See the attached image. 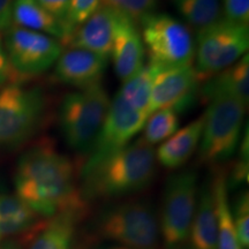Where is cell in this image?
Wrapping results in <instances>:
<instances>
[{"instance_id": "29", "label": "cell", "mask_w": 249, "mask_h": 249, "mask_svg": "<svg viewBox=\"0 0 249 249\" xmlns=\"http://www.w3.org/2000/svg\"><path fill=\"white\" fill-rule=\"evenodd\" d=\"M248 127L246 126L244 136L239 143V156L234 169L231 174V183L233 187L244 185L248 182L249 178V143H248Z\"/></svg>"}, {"instance_id": "6", "label": "cell", "mask_w": 249, "mask_h": 249, "mask_svg": "<svg viewBox=\"0 0 249 249\" xmlns=\"http://www.w3.org/2000/svg\"><path fill=\"white\" fill-rule=\"evenodd\" d=\"M46 111L40 88L8 85L0 89V150L18 147L37 132Z\"/></svg>"}, {"instance_id": "13", "label": "cell", "mask_w": 249, "mask_h": 249, "mask_svg": "<svg viewBox=\"0 0 249 249\" xmlns=\"http://www.w3.org/2000/svg\"><path fill=\"white\" fill-rule=\"evenodd\" d=\"M121 15L114 9L101 6L86 22L67 37L62 45L70 49L88 50L108 58Z\"/></svg>"}, {"instance_id": "14", "label": "cell", "mask_w": 249, "mask_h": 249, "mask_svg": "<svg viewBox=\"0 0 249 249\" xmlns=\"http://www.w3.org/2000/svg\"><path fill=\"white\" fill-rule=\"evenodd\" d=\"M108 58L82 49L62 51L54 64V76L60 83L79 90L101 83Z\"/></svg>"}, {"instance_id": "5", "label": "cell", "mask_w": 249, "mask_h": 249, "mask_svg": "<svg viewBox=\"0 0 249 249\" xmlns=\"http://www.w3.org/2000/svg\"><path fill=\"white\" fill-rule=\"evenodd\" d=\"M246 105L229 93L209 101L200 141V158L205 164L225 163L235 154L244 129Z\"/></svg>"}, {"instance_id": "15", "label": "cell", "mask_w": 249, "mask_h": 249, "mask_svg": "<svg viewBox=\"0 0 249 249\" xmlns=\"http://www.w3.org/2000/svg\"><path fill=\"white\" fill-rule=\"evenodd\" d=\"M144 54L139 24L123 14L110 54L114 71L123 83L144 66Z\"/></svg>"}, {"instance_id": "28", "label": "cell", "mask_w": 249, "mask_h": 249, "mask_svg": "<svg viewBox=\"0 0 249 249\" xmlns=\"http://www.w3.org/2000/svg\"><path fill=\"white\" fill-rule=\"evenodd\" d=\"M233 220L238 234L239 242L242 248L249 247V195L248 192H242L236 197L234 208L232 210Z\"/></svg>"}, {"instance_id": "26", "label": "cell", "mask_w": 249, "mask_h": 249, "mask_svg": "<svg viewBox=\"0 0 249 249\" xmlns=\"http://www.w3.org/2000/svg\"><path fill=\"white\" fill-rule=\"evenodd\" d=\"M102 6L114 9L138 23L145 15L152 13L156 0H102Z\"/></svg>"}, {"instance_id": "25", "label": "cell", "mask_w": 249, "mask_h": 249, "mask_svg": "<svg viewBox=\"0 0 249 249\" xmlns=\"http://www.w3.org/2000/svg\"><path fill=\"white\" fill-rule=\"evenodd\" d=\"M143 140L154 147L166 141L179 129V113L172 108H161L151 113L145 121Z\"/></svg>"}, {"instance_id": "35", "label": "cell", "mask_w": 249, "mask_h": 249, "mask_svg": "<svg viewBox=\"0 0 249 249\" xmlns=\"http://www.w3.org/2000/svg\"><path fill=\"white\" fill-rule=\"evenodd\" d=\"M104 249H130V248H127V247H124V246H111V247H107V248H104Z\"/></svg>"}, {"instance_id": "34", "label": "cell", "mask_w": 249, "mask_h": 249, "mask_svg": "<svg viewBox=\"0 0 249 249\" xmlns=\"http://www.w3.org/2000/svg\"><path fill=\"white\" fill-rule=\"evenodd\" d=\"M0 249H22V247H21L18 242L7 240L4 242H0Z\"/></svg>"}, {"instance_id": "8", "label": "cell", "mask_w": 249, "mask_h": 249, "mask_svg": "<svg viewBox=\"0 0 249 249\" xmlns=\"http://www.w3.org/2000/svg\"><path fill=\"white\" fill-rule=\"evenodd\" d=\"M196 33L195 70L201 82L232 66L248 51L249 27L245 24L222 18Z\"/></svg>"}, {"instance_id": "4", "label": "cell", "mask_w": 249, "mask_h": 249, "mask_svg": "<svg viewBox=\"0 0 249 249\" xmlns=\"http://www.w3.org/2000/svg\"><path fill=\"white\" fill-rule=\"evenodd\" d=\"M96 231L105 240L130 249H160V220L145 201H126L107 208L98 216Z\"/></svg>"}, {"instance_id": "11", "label": "cell", "mask_w": 249, "mask_h": 249, "mask_svg": "<svg viewBox=\"0 0 249 249\" xmlns=\"http://www.w3.org/2000/svg\"><path fill=\"white\" fill-rule=\"evenodd\" d=\"M147 119V117L130 107L117 93L111 101L107 116L87 157L82 172L129 144L134 136L143 129Z\"/></svg>"}, {"instance_id": "20", "label": "cell", "mask_w": 249, "mask_h": 249, "mask_svg": "<svg viewBox=\"0 0 249 249\" xmlns=\"http://www.w3.org/2000/svg\"><path fill=\"white\" fill-rule=\"evenodd\" d=\"M211 180L217 218V249H244L239 242L227 198V180L223 171L217 170Z\"/></svg>"}, {"instance_id": "19", "label": "cell", "mask_w": 249, "mask_h": 249, "mask_svg": "<svg viewBox=\"0 0 249 249\" xmlns=\"http://www.w3.org/2000/svg\"><path fill=\"white\" fill-rule=\"evenodd\" d=\"M12 24L45 34L58 39L61 44L66 39L64 27L37 0H13Z\"/></svg>"}, {"instance_id": "17", "label": "cell", "mask_w": 249, "mask_h": 249, "mask_svg": "<svg viewBox=\"0 0 249 249\" xmlns=\"http://www.w3.org/2000/svg\"><path fill=\"white\" fill-rule=\"evenodd\" d=\"M219 93H229L239 98L247 107L249 102V58L248 53L220 73L203 81L200 97L204 102Z\"/></svg>"}, {"instance_id": "36", "label": "cell", "mask_w": 249, "mask_h": 249, "mask_svg": "<svg viewBox=\"0 0 249 249\" xmlns=\"http://www.w3.org/2000/svg\"><path fill=\"white\" fill-rule=\"evenodd\" d=\"M181 249H191V248H181Z\"/></svg>"}, {"instance_id": "32", "label": "cell", "mask_w": 249, "mask_h": 249, "mask_svg": "<svg viewBox=\"0 0 249 249\" xmlns=\"http://www.w3.org/2000/svg\"><path fill=\"white\" fill-rule=\"evenodd\" d=\"M9 80H13V73H12L11 66H9L5 45L2 42L1 34H0V89L5 87Z\"/></svg>"}, {"instance_id": "12", "label": "cell", "mask_w": 249, "mask_h": 249, "mask_svg": "<svg viewBox=\"0 0 249 249\" xmlns=\"http://www.w3.org/2000/svg\"><path fill=\"white\" fill-rule=\"evenodd\" d=\"M201 80L191 65L158 68L152 82L149 113L172 108L178 113L188 110L200 97Z\"/></svg>"}, {"instance_id": "2", "label": "cell", "mask_w": 249, "mask_h": 249, "mask_svg": "<svg viewBox=\"0 0 249 249\" xmlns=\"http://www.w3.org/2000/svg\"><path fill=\"white\" fill-rule=\"evenodd\" d=\"M156 161L152 145L143 139L130 142L83 171V197L114 198L141 192L155 178Z\"/></svg>"}, {"instance_id": "3", "label": "cell", "mask_w": 249, "mask_h": 249, "mask_svg": "<svg viewBox=\"0 0 249 249\" xmlns=\"http://www.w3.org/2000/svg\"><path fill=\"white\" fill-rule=\"evenodd\" d=\"M111 99L102 83L70 92L59 107V126L71 150L89 155L110 108Z\"/></svg>"}, {"instance_id": "22", "label": "cell", "mask_w": 249, "mask_h": 249, "mask_svg": "<svg viewBox=\"0 0 249 249\" xmlns=\"http://www.w3.org/2000/svg\"><path fill=\"white\" fill-rule=\"evenodd\" d=\"M160 67L154 65H145L138 73L124 82L118 95L124 99L130 107L136 110L143 116L149 117V105H150V96L152 82L156 71Z\"/></svg>"}, {"instance_id": "33", "label": "cell", "mask_w": 249, "mask_h": 249, "mask_svg": "<svg viewBox=\"0 0 249 249\" xmlns=\"http://www.w3.org/2000/svg\"><path fill=\"white\" fill-rule=\"evenodd\" d=\"M12 8L13 0H0V33L12 26Z\"/></svg>"}, {"instance_id": "27", "label": "cell", "mask_w": 249, "mask_h": 249, "mask_svg": "<svg viewBox=\"0 0 249 249\" xmlns=\"http://www.w3.org/2000/svg\"><path fill=\"white\" fill-rule=\"evenodd\" d=\"M101 6L102 0H71L66 23L67 37L77 27L81 26L83 22H86Z\"/></svg>"}, {"instance_id": "10", "label": "cell", "mask_w": 249, "mask_h": 249, "mask_svg": "<svg viewBox=\"0 0 249 249\" xmlns=\"http://www.w3.org/2000/svg\"><path fill=\"white\" fill-rule=\"evenodd\" d=\"M4 45L13 79L40 75L53 66L62 52L58 39L14 24L6 30Z\"/></svg>"}, {"instance_id": "21", "label": "cell", "mask_w": 249, "mask_h": 249, "mask_svg": "<svg viewBox=\"0 0 249 249\" xmlns=\"http://www.w3.org/2000/svg\"><path fill=\"white\" fill-rule=\"evenodd\" d=\"M37 216L17 195L0 194V242L34 227Z\"/></svg>"}, {"instance_id": "9", "label": "cell", "mask_w": 249, "mask_h": 249, "mask_svg": "<svg viewBox=\"0 0 249 249\" xmlns=\"http://www.w3.org/2000/svg\"><path fill=\"white\" fill-rule=\"evenodd\" d=\"M198 198V179L194 171L171 176L164 189L160 220L161 241L166 249H181L191 231Z\"/></svg>"}, {"instance_id": "23", "label": "cell", "mask_w": 249, "mask_h": 249, "mask_svg": "<svg viewBox=\"0 0 249 249\" xmlns=\"http://www.w3.org/2000/svg\"><path fill=\"white\" fill-rule=\"evenodd\" d=\"M79 217L73 214H59L46 224L30 249H71L74 225Z\"/></svg>"}, {"instance_id": "7", "label": "cell", "mask_w": 249, "mask_h": 249, "mask_svg": "<svg viewBox=\"0 0 249 249\" xmlns=\"http://www.w3.org/2000/svg\"><path fill=\"white\" fill-rule=\"evenodd\" d=\"M149 64L160 68L191 65L195 42L189 28L165 13H150L139 21Z\"/></svg>"}, {"instance_id": "16", "label": "cell", "mask_w": 249, "mask_h": 249, "mask_svg": "<svg viewBox=\"0 0 249 249\" xmlns=\"http://www.w3.org/2000/svg\"><path fill=\"white\" fill-rule=\"evenodd\" d=\"M203 126L204 114L177 130L157 149L156 160L169 170H177L183 166L198 148Z\"/></svg>"}, {"instance_id": "31", "label": "cell", "mask_w": 249, "mask_h": 249, "mask_svg": "<svg viewBox=\"0 0 249 249\" xmlns=\"http://www.w3.org/2000/svg\"><path fill=\"white\" fill-rule=\"evenodd\" d=\"M71 0H37V2L44 7L46 11L49 12L52 17L57 18L60 22V24L64 27L65 31H66V38H67V30H66V23H67V17L68 12H70ZM65 42V40H64Z\"/></svg>"}, {"instance_id": "18", "label": "cell", "mask_w": 249, "mask_h": 249, "mask_svg": "<svg viewBox=\"0 0 249 249\" xmlns=\"http://www.w3.org/2000/svg\"><path fill=\"white\" fill-rule=\"evenodd\" d=\"M191 249H217V218L211 180L202 186L189 231Z\"/></svg>"}, {"instance_id": "1", "label": "cell", "mask_w": 249, "mask_h": 249, "mask_svg": "<svg viewBox=\"0 0 249 249\" xmlns=\"http://www.w3.org/2000/svg\"><path fill=\"white\" fill-rule=\"evenodd\" d=\"M15 189L18 197L39 216L80 218L87 208L73 163L50 143L22 155L15 171Z\"/></svg>"}, {"instance_id": "24", "label": "cell", "mask_w": 249, "mask_h": 249, "mask_svg": "<svg viewBox=\"0 0 249 249\" xmlns=\"http://www.w3.org/2000/svg\"><path fill=\"white\" fill-rule=\"evenodd\" d=\"M176 7L196 31L211 26L223 18L222 0H177Z\"/></svg>"}, {"instance_id": "30", "label": "cell", "mask_w": 249, "mask_h": 249, "mask_svg": "<svg viewBox=\"0 0 249 249\" xmlns=\"http://www.w3.org/2000/svg\"><path fill=\"white\" fill-rule=\"evenodd\" d=\"M222 8L226 20L248 26L249 0H222Z\"/></svg>"}]
</instances>
